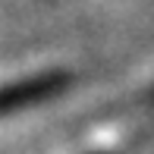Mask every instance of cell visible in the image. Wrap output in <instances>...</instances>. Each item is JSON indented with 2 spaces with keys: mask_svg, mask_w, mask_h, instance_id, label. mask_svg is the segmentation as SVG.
Here are the masks:
<instances>
[{
  "mask_svg": "<svg viewBox=\"0 0 154 154\" xmlns=\"http://www.w3.org/2000/svg\"><path fill=\"white\" fill-rule=\"evenodd\" d=\"M69 85H72L69 72H41V75H29L22 82H13V85H3L0 88V116L32 107L38 101H51V97L63 94Z\"/></svg>",
  "mask_w": 154,
  "mask_h": 154,
  "instance_id": "6da1fadb",
  "label": "cell"
},
{
  "mask_svg": "<svg viewBox=\"0 0 154 154\" xmlns=\"http://www.w3.org/2000/svg\"><path fill=\"white\" fill-rule=\"evenodd\" d=\"M148 104H154V88H151V91H148Z\"/></svg>",
  "mask_w": 154,
  "mask_h": 154,
  "instance_id": "7a4b0ae2",
  "label": "cell"
}]
</instances>
